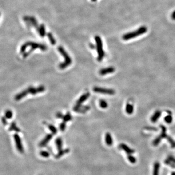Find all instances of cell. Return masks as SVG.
<instances>
[{"instance_id": "1", "label": "cell", "mask_w": 175, "mask_h": 175, "mask_svg": "<svg viewBox=\"0 0 175 175\" xmlns=\"http://www.w3.org/2000/svg\"><path fill=\"white\" fill-rule=\"evenodd\" d=\"M58 50L59 51V52L61 54V55L64 57L65 59V61L63 62L60 64L59 67L61 69H64L71 64L72 59L62 47H58Z\"/></svg>"}, {"instance_id": "2", "label": "cell", "mask_w": 175, "mask_h": 175, "mask_svg": "<svg viewBox=\"0 0 175 175\" xmlns=\"http://www.w3.org/2000/svg\"><path fill=\"white\" fill-rule=\"evenodd\" d=\"M147 31V28L145 26H142L139 28L137 30L133 32L128 33L123 36V40H130L131 39L134 38L137 36L142 35Z\"/></svg>"}, {"instance_id": "3", "label": "cell", "mask_w": 175, "mask_h": 175, "mask_svg": "<svg viewBox=\"0 0 175 175\" xmlns=\"http://www.w3.org/2000/svg\"><path fill=\"white\" fill-rule=\"evenodd\" d=\"M26 43H27V46H30L31 48L30 50H29L28 51V52H25L24 54H23V57L24 58L27 57L28 56H29V55H30L34 50H35L36 49L39 48L43 51H45L47 49L46 47L44 45L41 44H40V43H36V42H30V41L26 42Z\"/></svg>"}, {"instance_id": "4", "label": "cell", "mask_w": 175, "mask_h": 175, "mask_svg": "<svg viewBox=\"0 0 175 175\" xmlns=\"http://www.w3.org/2000/svg\"><path fill=\"white\" fill-rule=\"evenodd\" d=\"M95 40L96 43V48L98 55L97 60L98 61H101L105 56V53L103 49V44L99 36H96L95 37Z\"/></svg>"}, {"instance_id": "5", "label": "cell", "mask_w": 175, "mask_h": 175, "mask_svg": "<svg viewBox=\"0 0 175 175\" xmlns=\"http://www.w3.org/2000/svg\"><path fill=\"white\" fill-rule=\"evenodd\" d=\"M93 91L95 92L107 95H113L115 93V91L113 89H106L104 88H101L98 87H94L93 88Z\"/></svg>"}, {"instance_id": "6", "label": "cell", "mask_w": 175, "mask_h": 175, "mask_svg": "<svg viewBox=\"0 0 175 175\" xmlns=\"http://www.w3.org/2000/svg\"><path fill=\"white\" fill-rule=\"evenodd\" d=\"M28 93L35 95L38 93L42 92L45 90V88L44 86H40L37 88H34L33 87H29L27 89Z\"/></svg>"}, {"instance_id": "7", "label": "cell", "mask_w": 175, "mask_h": 175, "mask_svg": "<svg viewBox=\"0 0 175 175\" xmlns=\"http://www.w3.org/2000/svg\"><path fill=\"white\" fill-rule=\"evenodd\" d=\"M14 139L16 143L17 148L19 152H20V153H24V148L23 147V145H22L20 138V137L19 135L18 134H15L14 135Z\"/></svg>"}, {"instance_id": "8", "label": "cell", "mask_w": 175, "mask_h": 175, "mask_svg": "<svg viewBox=\"0 0 175 175\" xmlns=\"http://www.w3.org/2000/svg\"><path fill=\"white\" fill-rule=\"evenodd\" d=\"M90 109V107L89 106H76V105L74 108H73V111H74L80 113H85L87 111H89Z\"/></svg>"}, {"instance_id": "9", "label": "cell", "mask_w": 175, "mask_h": 175, "mask_svg": "<svg viewBox=\"0 0 175 175\" xmlns=\"http://www.w3.org/2000/svg\"><path fill=\"white\" fill-rule=\"evenodd\" d=\"M119 148L123 150V151H125L127 155L132 154L135 152L134 150L131 149L127 145H126L125 143L120 144V145H119Z\"/></svg>"}, {"instance_id": "10", "label": "cell", "mask_w": 175, "mask_h": 175, "mask_svg": "<svg viewBox=\"0 0 175 175\" xmlns=\"http://www.w3.org/2000/svg\"><path fill=\"white\" fill-rule=\"evenodd\" d=\"M90 95V94L89 92H87L84 94H83L82 95L80 96V97L78 99V100L76 101V106H80L87 99L89 98V97Z\"/></svg>"}, {"instance_id": "11", "label": "cell", "mask_w": 175, "mask_h": 175, "mask_svg": "<svg viewBox=\"0 0 175 175\" xmlns=\"http://www.w3.org/2000/svg\"><path fill=\"white\" fill-rule=\"evenodd\" d=\"M53 137V135L52 134H47L45 137L43 139V140H42L39 144V146L40 147H44L46 145V144L50 142L51 140V139Z\"/></svg>"}, {"instance_id": "12", "label": "cell", "mask_w": 175, "mask_h": 175, "mask_svg": "<svg viewBox=\"0 0 175 175\" xmlns=\"http://www.w3.org/2000/svg\"><path fill=\"white\" fill-rule=\"evenodd\" d=\"M115 71V69L114 67H109L106 68L102 69L99 71V74L102 76H104L108 74L112 73Z\"/></svg>"}, {"instance_id": "13", "label": "cell", "mask_w": 175, "mask_h": 175, "mask_svg": "<svg viewBox=\"0 0 175 175\" xmlns=\"http://www.w3.org/2000/svg\"><path fill=\"white\" fill-rule=\"evenodd\" d=\"M28 94V91L27 89L22 91L21 92L19 93L17 95H16L15 96V100L16 101H19L21 100V99H23L24 98L25 96H26Z\"/></svg>"}, {"instance_id": "14", "label": "cell", "mask_w": 175, "mask_h": 175, "mask_svg": "<svg viewBox=\"0 0 175 175\" xmlns=\"http://www.w3.org/2000/svg\"><path fill=\"white\" fill-rule=\"evenodd\" d=\"M105 142L108 146H111L113 144V140L111 134L109 133H107L105 135Z\"/></svg>"}, {"instance_id": "15", "label": "cell", "mask_w": 175, "mask_h": 175, "mask_svg": "<svg viewBox=\"0 0 175 175\" xmlns=\"http://www.w3.org/2000/svg\"><path fill=\"white\" fill-rule=\"evenodd\" d=\"M160 168V163L157 161L155 162L153 165V175H159V169Z\"/></svg>"}, {"instance_id": "16", "label": "cell", "mask_w": 175, "mask_h": 175, "mask_svg": "<svg viewBox=\"0 0 175 175\" xmlns=\"http://www.w3.org/2000/svg\"><path fill=\"white\" fill-rule=\"evenodd\" d=\"M161 114H162L161 111H156L154 114V115L152 116V117L151 118V122L153 123H156L158 120V119L160 117V116H161Z\"/></svg>"}, {"instance_id": "17", "label": "cell", "mask_w": 175, "mask_h": 175, "mask_svg": "<svg viewBox=\"0 0 175 175\" xmlns=\"http://www.w3.org/2000/svg\"><path fill=\"white\" fill-rule=\"evenodd\" d=\"M9 131H15L16 132H20V129L17 127L16 126V124L15 122H12L10 124V127L9 128Z\"/></svg>"}, {"instance_id": "18", "label": "cell", "mask_w": 175, "mask_h": 175, "mask_svg": "<svg viewBox=\"0 0 175 175\" xmlns=\"http://www.w3.org/2000/svg\"><path fill=\"white\" fill-rule=\"evenodd\" d=\"M56 145L57 149L58 151H60L62 150V141L60 138H57L56 140Z\"/></svg>"}, {"instance_id": "19", "label": "cell", "mask_w": 175, "mask_h": 175, "mask_svg": "<svg viewBox=\"0 0 175 175\" xmlns=\"http://www.w3.org/2000/svg\"><path fill=\"white\" fill-rule=\"evenodd\" d=\"M41 37H44L45 36V28L44 24H41L39 27V30L38 31Z\"/></svg>"}, {"instance_id": "20", "label": "cell", "mask_w": 175, "mask_h": 175, "mask_svg": "<svg viewBox=\"0 0 175 175\" xmlns=\"http://www.w3.org/2000/svg\"><path fill=\"white\" fill-rule=\"evenodd\" d=\"M126 111L127 113L128 114H132L133 112V111H134V108H133V105H131L130 104H127L126 106Z\"/></svg>"}, {"instance_id": "21", "label": "cell", "mask_w": 175, "mask_h": 175, "mask_svg": "<svg viewBox=\"0 0 175 175\" xmlns=\"http://www.w3.org/2000/svg\"><path fill=\"white\" fill-rule=\"evenodd\" d=\"M70 150L69 149H66L64 150H61L60 151H59L58 153H57V154L56 156V158H60L64 154H66V153H68L69 152Z\"/></svg>"}, {"instance_id": "22", "label": "cell", "mask_w": 175, "mask_h": 175, "mask_svg": "<svg viewBox=\"0 0 175 175\" xmlns=\"http://www.w3.org/2000/svg\"><path fill=\"white\" fill-rule=\"evenodd\" d=\"M160 127H161V128H162V133H161V134H160V135H159V136L162 138V139L166 138V137H167L168 135L166 133V127L163 125H160Z\"/></svg>"}, {"instance_id": "23", "label": "cell", "mask_w": 175, "mask_h": 175, "mask_svg": "<svg viewBox=\"0 0 175 175\" xmlns=\"http://www.w3.org/2000/svg\"><path fill=\"white\" fill-rule=\"evenodd\" d=\"M47 36L49 39V40H50V41L51 43V44H52L53 45H55L56 43V41L55 39L53 37V36L52 34V33H47Z\"/></svg>"}, {"instance_id": "24", "label": "cell", "mask_w": 175, "mask_h": 175, "mask_svg": "<svg viewBox=\"0 0 175 175\" xmlns=\"http://www.w3.org/2000/svg\"><path fill=\"white\" fill-rule=\"evenodd\" d=\"M29 20L31 22L32 24L36 28V29H37V30L38 31L39 30V27L38 26V23H37V21H36V20L34 17H29Z\"/></svg>"}, {"instance_id": "25", "label": "cell", "mask_w": 175, "mask_h": 175, "mask_svg": "<svg viewBox=\"0 0 175 175\" xmlns=\"http://www.w3.org/2000/svg\"><path fill=\"white\" fill-rule=\"evenodd\" d=\"M127 159L128 160V161L131 163L132 164H134L136 163L137 162V159H136L135 158V157H134V156H133L132 155V154H130V155H127Z\"/></svg>"}, {"instance_id": "26", "label": "cell", "mask_w": 175, "mask_h": 175, "mask_svg": "<svg viewBox=\"0 0 175 175\" xmlns=\"http://www.w3.org/2000/svg\"><path fill=\"white\" fill-rule=\"evenodd\" d=\"M72 119V117L71 115V114L69 112H67L65 115H64V117L63 118V121L65 122H67L69 121H71Z\"/></svg>"}, {"instance_id": "27", "label": "cell", "mask_w": 175, "mask_h": 175, "mask_svg": "<svg viewBox=\"0 0 175 175\" xmlns=\"http://www.w3.org/2000/svg\"><path fill=\"white\" fill-rule=\"evenodd\" d=\"M99 105L102 108H106L108 107L107 102L104 100H100L99 102Z\"/></svg>"}, {"instance_id": "28", "label": "cell", "mask_w": 175, "mask_h": 175, "mask_svg": "<svg viewBox=\"0 0 175 175\" xmlns=\"http://www.w3.org/2000/svg\"><path fill=\"white\" fill-rule=\"evenodd\" d=\"M48 128L49 129V130L51 131V132H52V133L53 134H56L57 133V129L56 128V127L55 126H54L52 125H49L48 126Z\"/></svg>"}, {"instance_id": "29", "label": "cell", "mask_w": 175, "mask_h": 175, "mask_svg": "<svg viewBox=\"0 0 175 175\" xmlns=\"http://www.w3.org/2000/svg\"><path fill=\"white\" fill-rule=\"evenodd\" d=\"M164 163L166 165H168L170 166V167H171L172 168H174V169H175V163H172V162H171L170 160H169L168 159H166L165 160H164Z\"/></svg>"}, {"instance_id": "30", "label": "cell", "mask_w": 175, "mask_h": 175, "mask_svg": "<svg viewBox=\"0 0 175 175\" xmlns=\"http://www.w3.org/2000/svg\"><path fill=\"white\" fill-rule=\"evenodd\" d=\"M162 138L160 137L159 136H158V137H157L153 141V144L154 146H155V147H156V146L158 145L159 144V143L161 142V140H162Z\"/></svg>"}, {"instance_id": "31", "label": "cell", "mask_w": 175, "mask_h": 175, "mask_svg": "<svg viewBox=\"0 0 175 175\" xmlns=\"http://www.w3.org/2000/svg\"><path fill=\"white\" fill-rule=\"evenodd\" d=\"M13 113L10 110H7L5 112V117L7 119H11L12 117Z\"/></svg>"}, {"instance_id": "32", "label": "cell", "mask_w": 175, "mask_h": 175, "mask_svg": "<svg viewBox=\"0 0 175 175\" xmlns=\"http://www.w3.org/2000/svg\"><path fill=\"white\" fill-rule=\"evenodd\" d=\"M40 155L41 157L44 158H48L50 156L49 153L46 151H41L40 152Z\"/></svg>"}, {"instance_id": "33", "label": "cell", "mask_w": 175, "mask_h": 175, "mask_svg": "<svg viewBox=\"0 0 175 175\" xmlns=\"http://www.w3.org/2000/svg\"><path fill=\"white\" fill-rule=\"evenodd\" d=\"M164 120H165V122L167 123H171L172 122V120H173V118H172V116L170 115H168L166 116L164 118Z\"/></svg>"}, {"instance_id": "34", "label": "cell", "mask_w": 175, "mask_h": 175, "mask_svg": "<svg viewBox=\"0 0 175 175\" xmlns=\"http://www.w3.org/2000/svg\"><path fill=\"white\" fill-rule=\"evenodd\" d=\"M66 122L63 121L60 124V130L61 131H64L66 128Z\"/></svg>"}, {"instance_id": "35", "label": "cell", "mask_w": 175, "mask_h": 175, "mask_svg": "<svg viewBox=\"0 0 175 175\" xmlns=\"http://www.w3.org/2000/svg\"><path fill=\"white\" fill-rule=\"evenodd\" d=\"M144 129L147 130H150V131H157L158 129L157 128L154 127H144Z\"/></svg>"}, {"instance_id": "36", "label": "cell", "mask_w": 175, "mask_h": 175, "mask_svg": "<svg viewBox=\"0 0 175 175\" xmlns=\"http://www.w3.org/2000/svg\"><path fill=\"white\" fill-rule=\"evenodd\" d=\"M167 159H168L169 160H170V161L172 162V163H175V158L174 157H173V156L169 155V156H168Z\"/></svg>"}, {"instance_id": "37", "label": "cell", "mask_w": 175, "mask_h": 175, "mask_svg": "<svg viewBox=\"0 0 175 175\" xmlns=\"http://www.w3.org/2000/svg\"><path fill=\"white\" fill-rule=\"evenodd\" d=\"M64 117V115H63V114L61 112H57L56 114V117L57 118H59V119H63Z\"/></svg>"}, {"instance_id": "38", "label": "cell", "mask_w": 175, "mask_h": 175, "mask_svg": "<svg viewBox=\"0 0 175 175\" xmlns=\"http://www.w3.org/2000/svg\"><path fill=\"white\" fill-rule=\"evenodd\" d=\"M2 121L4 125H6L7 124V122L6 120L5 117H3L2 118Z\"/></svg>"}, {"instance_id": "39", "label": "cell", "mask_w": 175, "mask_h": 175, "mask_svg": "<svg viewBox=\"0 0 175 175\" xmlns=\"http://www.w3.org/2000/svg\"><path fill=\"white\" fill-rule=\"evenodd\" d=\"M89 46H90V47L92 49H95V46L93 44H92V43H90Z\"/></svg>"}, {"instance_id": "40", "label": "cell", "mask_w": 175, "mask_h": 175, "mask_svg": "<svg viewBox=\"0 0 175 175\" xmlns=\"http://www.w3.org/2000/svg\"><path fill=\"white\" fill-rule=\"evenodd\" d=\"M172 18L174 20H175V10L173 12V13L172 14Z\"/></svg>"}, {"instance_id": "41", "label": "cell", "mask_w": 175, "mask_h": 175, "mask_svg": "<svg viewBox=\"0 0 175 175\" xmlns=\"http://www.w3.org/2000/svg\"><path fill=\"white\" fill-rule=\"evenodd\" d=\"M171 175H175V172H172Z\"/></svg>"}, {"instance_id": "42", "label": "cell", "mask_w": 175, "mask_h": 175, "mask_svg": "<svg viewBox=\"0 0 175 175\" xmlns=\"http://www.w3.org/2000/svg\"><path fill=\"white\" fill-rule=\"evenodd\" d=\"M91 1H92V2H96V1H97V0H91Z\"/></svg>"}, {"instance_id": "43", "label": "cell", "mask_w": 175, "mask_h": 175, "mask_svg": "<svg viewBox=\"0 0 175 175\" xmlns=\"http://www.w3.org/2000/svg\"><path fill=\"white\" fill-rule=\"evenodd\" d=\"M174 147H175V144H174V146H173V148H174Z\"/></svg>"}]
</instances>
